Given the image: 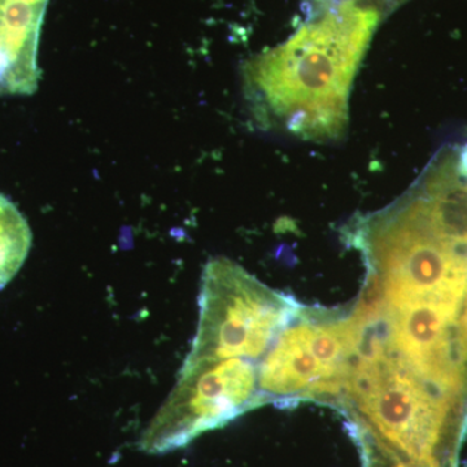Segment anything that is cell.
Masks as SVG:
<instances>
[{"label":"cell","mask_w":467,"mask_h":467,"mask_svg":"<svg viewBox=\"0 0 467 467\" xmlns=\"http://www.w3.org/2000/svg\"><path fill=\"white\" fill-rule=\"evenodd\" d=\"M382 14L368 0L310 7L287 41L251 58L243 77L261 124L315 142L342 137L353 79Z\"/></svg>","instance_id":"obj_1"},{"label":"cell","mask_w":467,"mask_h":467,"mask_svg":"<svg viewBox=\"0 0 467 467\" xmlns=\"http://www.w3.org/2000/svg\"><path fill=\"white\" fill-rule=\"evenodd\" d=\"M456 399L439 391L389 348L378 316L365 319L337 404L384 447L411 462L441 466L439 451Z\"/></svg>","instance_id":"obj_2"},{"label":"cell","mask_w":467,"mask_h":467,"mask_svg":"<svg viewBox=\"0 0 467 467\" xmlns=\"http://www.w3.org/2000/svg\"><path fill=\"white\" fill-rule=\"evenodd\" d=\"M368 266V294L387 306L414 301L462 304L467 254L432 235L402 202L365 218L352 234Z\"/></svg>","instance_id":"obj_3"},{"label":"cell","mask_w":467,"mask_h":467,"mask_svg":"<svg viewBox=\"0 0 467 467\" xmlns=\"http://www.w3.org/2000/svg\"><path fill=\"white\" fill-rule=\"evenodd\" d=\"M362 326L358 308L346 315L299 306L257 368L264 402L339 401Z\"/></svg>","instance_id":"obj_4"},{"label":"cell","mask_w":467,"mask_h":467,"mask_svg":"<svg viewBox=\"0 0 467 467\" xmlns=\"http://www.w3.org/2000/svg\"><path fill=\"white\" fill-rule=\"evenodd\" d=\"M299 306L291 296L261 284L234 261L211 260L202 276L198 330L184 362L260 361Z\"/></svg>","instance_id":"obj_5"},{"label":"cell","mask_w":467,"mask_h":467,"mask_svg":"<svg viewBox=\"0 0 467 467\" xmlns=\"http://www.w3.org/2000/svg\"><path fill=\"white\" fill-rule=\"evenodd\" d=\"M257 368V362L245 358L183 362L173 391L140 436V450L149 454L180 450L265 404Z\"/></svg>","instance_id":"obj_6"},{"label":"cell","mask_w":467,"mask_h":467,"mask_svg":"<svg viewBox=\"0 0 467 467\" xmlns=\"http://www.w3.org/2000/svg\"><path fill=\"white\" fill-rule=\"evenodd\" d=\"M460 309L451 301H414L396 308L380 303L389 348L418 377L456 400L463 386L453 335Z\"/></svg>","instance_id":"obj_7"},{"label":"cell","mask_w":467,"mask_h":467,"mask_svg":"<svg viewBox=\"0 0 467 467\" xmlns=\"http://www.w3.org/2000/svg\"><path fill=\"white\" fill-rule=\"evenodd\" d=\"M48 0H0V95H32L41 78L38 47Z\"/></svg>","instance_id":"obj_8"},{"label":"cell","mask_w":467,"mask_h":467,"mask_svg":"<svg viewBox=\"0 0 467 467\" xmlns=\"http://www.w3.org/2000/svg\"><path fill=\"white\" fill-rule=\"evenodd\" d=\"M420 186L402 201L408 211L436 238L467 247V180L457 171V160L439 162Z\"/></svg>","instance_id":"obj_9"},{"label":"cell","mask_w":467,"mask_h":467,"mask_svg":"<svg viewBox=\"0 0 467 467\" xmlns=\"http://www.w3.org/2000/svg\"><path fill=\"white\" fill-rule=\"evenodd\" d=\"M32 230L16 205L0 193V290L23 267L32 247Z\"/></svg>","instance_id":"obj_10"},{"label":"cell","mask_w":467,"mask_h":467,"mask_svg":"<svg viewBox=\"0 0 467 467\" xmlns=\"http://www.w3.org/2000/svg\"><path fill=\"white\" fill-rule=\"evenodd\" d=\"M459 325H457V342H459V349L461 359H462L463 367L467 361V295L465 301L461 304L459 313Z\"/></svg>","instance_id":"obj_11"},{"label":"cell","mask_w":467,"mask_h":467,"mask_svg":"<svg viewBox=\"0 0 467 467\" xmlns=\"http://www.w3.org/2000/svg\"><path fill=\"white\" fill-rule=\"evenodd\" d=\"M457 171L461 177L467 180V146L460 150L459 159H457Z\"/></svg>","instance_id":"obj_12"},{"label":"cell","mask_w":467,"mask_h":467,"mask_svg":"<svg viewBox=\"0 0 467 467\" xmlns=\"http://www.w3.org/2000/svg\"><path fill=\"white\" fill-rule=\"evenodd\" d=\"M368 2L374 3V5L384 11V8H393L396 5H401L404 0H368Z\"/></svg>","instance_id":"obj_13"}]
</instances>
